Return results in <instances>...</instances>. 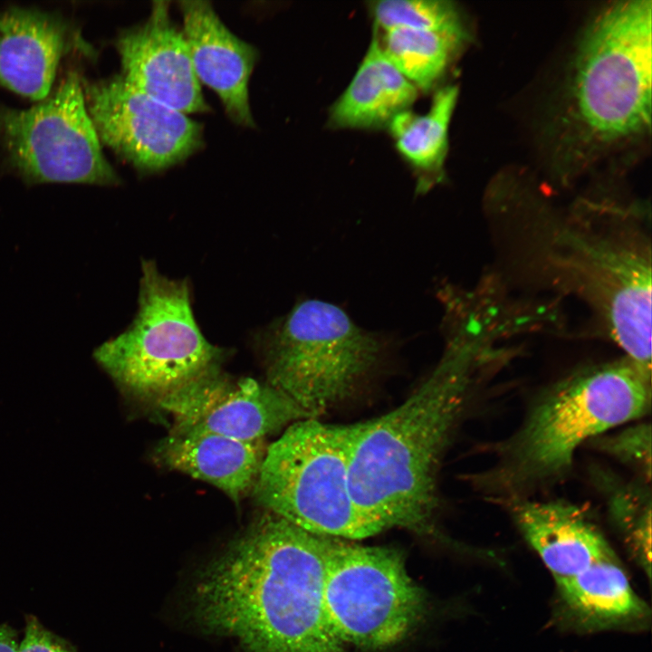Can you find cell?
<instances>
[{
	"mask_svg": "<svg viewBox=\"0 0 652 652\" xmlns=\"http://www.w3.org/2000/svg\"><path fill=\"white\" fill-rule=\"evenodd\" d=\"M331 540L264 511L200 572L197 622L245 652H345L322 600Z\"/></svg>",
	"mask_w": 652,
	"mask_h": 652,
	"instance_id": "6da1fadb",
	"label": "cell"
},
{
	"mask_svg": "<svg viewBox=\"0 0 652 652\" xmlns=\"http://www.w3.org/2000/svg\"><path fill=\"white\" fill-rule=\"evenodd\" d=\"M472 354L455 347L399 406L353 424L349 486L379 530L436 535L437 473L469 392Z\"/></svg>",
	"mask_w": 652,
	"mask_h": 652,
	"instance_id": "7a4b0ae2",
	"label": "cell"
},
{
	"mask_svg": "<svg viewBox=\"0 0 652 652\" xmlns=\"http://www.w3.org/2000/svg\"><path fill=\"white\" fill-rule=\"evenodd\" d=\"M650 377L625 357L553 385L499 448V460L477 478L478 484L511 503L562 478L584 442L647 412Z\"/></svg>",
	"mask_w": 652,
	"mask_h": 652,
	"instance_id": "3957f363",
	"label": "cell"
},
{
	"mask_svg": "<svg viewBox=\"0 0 652 652\" xmlns=\"http://www.w3.org/2000/svg\"><path fill=\"white\" fill-rule=\"evenodd\" d=\"M651 9V1L614 3L585 31L561 115L570 152L589 156L649 130Z\"/></svg>",
	"mask_w": 652,
	"mask_h": 652,
	"instance_id": "277c9868",
	"label": "cell"
},
{
	"mask_svg": "<svg viewBox=\"0 0 652 652\" xmlns=\"http://www.w3.org/2000/svg\"><path fill=\"white\" fill-rule=\"evenodd\" d=\"M353 425L303 418L267 446L253 487L255 502L312 533L362 540L379 533L349 486Z\"/></svg>",
	"mask_w": 652,
	"mask_h": 652,
	"instance_id": "5b68a950",
	"label": "cell"
},
{
	"mask_svg": "<svg viewBox=\"0 0 652 652\" xmlns=\"http://www.w3.org/2000/svg\"><path fill=\"white\" fill-rule=\"evenodd\" d=\"M386 340L333 303L302 301L266 340L267 383L318 418L369 380L386 354Z\"/></svg>",
	"mask_w": 652,
	"mask_h": 652,
	"instance_id": "8992f818",
	"label": "cell"
},
{
	"mask_svg": "<svg viewBox=\"0 0 652 652\" xmlns=\"http://www.w3.org/2000/svg\"><path fill=\"white\" fill-rule=\"evenodd\" d=\"M223 350L202 335L186 281L142 262L139 310L131 325L94 351V359L125 392L157 402L218 367Z\"/></svg>",
	"mask_w": 652,
	"mask_h": 652,
	"instance_id": "52a82bcc",
	"label": "cell"
},
{
	"mask_svg": "<svg viewBox=\"0 0 652 652\" xmlns=\"http://www.w3.org/2000/svg\"><path fill=\"white\" fill-rule=\"evenodd\" d=\"M350 542L331 540L322 580L326 616L343 644L368 650L392 647L424 618L426 594L398 550Z\"/></svg>",
	"mask_w": 652,
	"mask_h": 652,
	"instance_id": "ba28073f",
	"label": "cell"
},
{
	"mask_svg": "<svg viewBox=\"0 0 652 652\" xmlns=\"http://www.w3.org/2000/svg\"><path fill=\"white\" fill-rule=\"evenodd\" d=\"M0 145L9 165L28 184L120 182L102 153L82 80L73 71L27 110L0 105Z\"/></svg>",
	"mask_w": 652,
	"mask_h": 652,
	"instance_id": "9c48e42d",
	"label": "cell"
},
{
	"mask_svg": "<svg viewBox=\"0 0 652 652\" xmlns=\"http://www.w3.org/2000/svg\"><path fill=\"white\" fill-rule=\"evenodd\" d=\"M86 107L101 142L143 173L177 165L203 143V127L151 98L120 74L82 81Z\"/></svg>",
	"mask_w": 652,
	"mask_h": 652,
	"instance_id": "30bf717a",
	"label": "cell"
},
{
	"mask_svg": "<svg viewBox=\"0 0 652 652\" xmlns=\"http://www.w3.org/2000/svg\"><path fill=\"white\" fill-rule=\"evenodd\" d=\"M171 431L204 432L245 441L264 438L308 415L268 383L235 379L215 368L160 398Z\"/></svg>",
	"mask_w": 652,
	"mask_h": 652,
	"instance_id": "8fae6325",
	"label": "cell"
},
{
	"mask_svg": "<svg viewBox=\"0 0 652 652\" xmlns=\"http://www.w3.org/2000/svg\"><path fill=\"white\" fill-rule=\"evenodd\" d=\"M116 48L120 75L133 87L186 115L209 110L168 2H154L149 18L122 31Z\"/></svg>",
	"mask_w": 652,
	"mask_h": 652,
	"instance_id": "7c38bea8",
	"label": "cell"
},
{
	"mask_svg": "<svg viewBox=\"0 0 652 652\" xmlns=\"http://www.w3.org/2000/svg\"><path fill=\"white\" fill-rule=\"evenodd\" d=\"M75 50L93 53L62 16L24 7L0 11V87L41 101L61 60Z\"/></svg>",
	"mask_w": 652,
	"mask_h": 652,
	"instance_id": "4fadbf2b",
	"label": "cell"
},
{
	"mask_svg": "<svg viewBox=\"0 0 652 652\" xmlns=\"http://www.w3.org/2000/svg\"><path fill=\"white\" fill-rule=\"evenodd\" d=\"M178 7L198 82L216 93L234 122L253 127L248 85L257 51L224 24L209 2L181 1Z\"/></svg>",
	"mask_w": 652,
	"mask_h": 652,
	"instance_id": "5bb4252c",
	"label": "cell"
},
{
	"mask_svg": "<svg viewBox=\"0 0 652 652\" xmlns=\"http://www.w3.org/2000/svg\"><path fill=\"white\" fill-rule=\"evenodd\" d=\"M522 534L556 582L615 553L597 526L577 506L560 501L511 502Z\"/></svg>",
	"mask_w": 652,
	"mask_h": 652,
	"instance_id": "9a60e30c",
	"label": "cell"
},
{
	"mask_svg": "<svg viewBox=\"0 0 652 652\" xmlns=\"http://www.w3.org/2000/svg\"><path fill=\"white\" fill-rule=\"evenodd\" d=\"M264 440L245 441L204 432L171 431L155 448L162 465L205 481L235 503L252 493L266 451Z\"/></svg>",
	"mask_w": 652,
	"mask_h": 652,
	"instance_id": "2e32d148",
	"label": "cell"
},
{
	"mask_svg": "<svg viewBox=\"0 0 652 652\" xmlns=\"http://www.w3.org/2000/svg\"><path fill=\"white\" fill-rule=\"evenodd\" d=\"M556 584L562 618L580 631L637 627L649 616L615 554Z\"/></svg>",
	"mask_w": 652,
	"mask_h": 652,
	"instance_id": "e0dca14e",
	"label": "cell"
},
{
	"mask_svg": "<svg viewBox=\"0 0 652 652\" xmlns=\"http://www.w3.org/2000/svg\"><path fill=\"white\" fill-rule=\"evenodd\" d=\"M418 90L390 62L374 38L350 82L330 110L338 129H374L388 125L409 110Z\"/></svg>",
	"mask_w": 652,
	"mask_h": 652,
	"instance_id": "ac0fdd59",
	"label": "cell"
},
{
	"mask_svg": "<svg viewBox=\"0 0 652 652\" xmlns=\"http://www.w3.org/2000/svg\"><path fill=\"white\" fill-rule=\"evenodd\" d=\"M457 97V86L440 88L426 113L407 110L388 125L398 151L417 174L419 192H426L442 179L448 129Z\"/></svg>",
	"mask_w": 652,
	"mask_h": 652,
	"instance_id": "d6986e66",
	"label": "cell"
},
{
	"mask_svg": "<svg viewBox=\"0 0 652 652\" xmlns=\"http://www.w3.org/2000/svg\"><path fill=\"white\" fill-rule=\"evenodd\" d=\"M467 38L465 27L446 30L390 28L377 40L390 62L417 89L429 91Z\"/></svg>",
	"mask_w": 652,
	"mask_h": 652,
	"instance_id": "ffe728a7",
	"label": "cell"
},
{
	"mask_svg": "<svg viewBox=\"0 0 652 652\" xmlns=\"http://www.w3.org/2000/svg\"><path fill=\"white\" fill-rule=\"evenodd\" d=\"M609 513L633 556L649 576L651 564V497L644 484H621L608 496Z\"/></svg>",
	"mask_w": 652,
	"mask_h": 652,
	"instance_id": "44dd1931",
	"label": "cell"
},
{
	"mask_svg": "<svg viewBox=\"0 0 652 652\" xmlns=\"http://www.w3.org/2000/svg\"><path fill=\"white\" fill-rule=\"evenodd\" d=\"M378 31L390 28L446 30L464 27L453 2L446 0H381L370 3Z\"/></svg>",
	"mask_w": 652,
	"mask_h": 652,
	"instance_id": "7402d4cb",
	"label": "cell"
},
{
	"mask_svg": "<svg viewBox=\"0 0 652 652\" xmlns=\"http://www.w3.org/2000/svg\"><path fill=\"white\" fill-rule=\"evenodd\" d=\"M599 449L614 456L639 472L644 481L651 475V428L649 424H638L616 434L598 436Z\"/></svg>",
	"mask_w": 652,
	"mask_h": 652,
	"instance_id": "603a6c76",
	"label": "cell"
},
{
	"mask_svg": "<svg viewBox=\"0 0 652 652\" xmlns=\"http://www.w3.org/2000/svg\"><path fill=\"white\" fill-rule=\"evenodd\" d=\"M24 621L17 652H78L72 643L45 628L36 616L26 614Z\"/></svg>",
	"mask_w": 652,
	"mask_h": 652,
	"instance_id": "cb8c5ba5",
	"label": "cell"
},
{
	"mask_svg": "<svg viewBox=\"0 0 652 652\" xmlns=\"http://www.w3.org/2000/svg\"><path fill=\"white\" fill-rule=\"evenodd\" d=\"M18 631L7 623L0 624V652L18 651Z\"/></svg>",
	"mask_w": 652,
	"mask_h": 652,
	"instance_id": "d4e9b609",
	"label": "cell"
}]
</instances>
